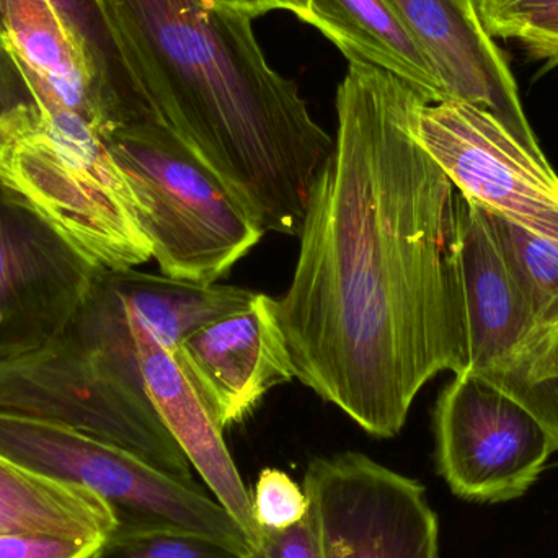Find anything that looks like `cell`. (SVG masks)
I'll return each instance as SVG.
<instances>
[{
    "instance_id": "1",
    "label": "cell",
    "mask_w": 558,
    "mask_h": 558,
    "mask_svg": "<svg viewBox=\"0 0 558 558\" xmlns=\"http://www.w3.org/2000/svg\"><path fill=\"white\" fill-rule=\"evenodd\" d=\"M425 101L350 62L278 301L295 379L376 438L399 435L420 390L468 364L458 190L413 131Z\"/></svg>"
},
{
    "instance_id": "2",
    "label": "cell",
    "mask_w": 558,
    "mask_h": 558,
    "mask_svg": "<svg viewBox=\"0 0 558 558\" xmlns=\"http://www.w3.org/2000/svg\"><path fill=\"white\" fill-rule=\"evenodd\" d=\"M147 108L265 232L301 234L333 149L298 85L265 58L251 16L209 0H101Z\"/></svg>"
},
{
    "instance_id": "3",
    "label": "cell",
    "mask_w": 558,
    "mask_h": 558,
    "mask_svg": "<svg viewBox=\"0 0 558 558\" xmlns=\"http://www.w3.org/2000/svg\"><path fill=\"white\" fill-rule=\"evenodd\" d=\"M0 412L77 429L193 482L189 458L147 396L123 308H92L64 333L0 356Z\"/></svg>"
},
{
    "instance_id": "4",
    "label": "cell",
    "mask_w": 558,
    "mask_h": 558,
    "mask_svg": "<svg viewBox=\"0 0 558 558\" xmlns=\"http://www.w3.org/2000/svg\"><path fill=\"white\" fill-rule=\"evenodd\" d=\"M0 189L97 270L153 258L126 175L105 137L72 111L32 101L0 117Z\"/></svg>"
},
{
    "instance_id": "5",
    "label": "cell",
    "mask_w": 558,
    "mask_h": 558,
    "mask_svg": "<svg viewBox=\"0 0 558 558\" xmlns=\"http://www.w3.org/2000/svg\"><path fill=\"white\" fill-rule=\"evenodd\" d=\"M105 141L130 182L163 277L216 284L264 238L244 205L167 128L124 124Z\"/></svg>"
},
{
    "instance_id": "6",
    "label": "cell",
    "mask_w": 558,
    "mask_h": 558,
    "mask_svg": "<svg viewBox=\"0 0 558 558\" xmlns=\"http://www.w3.org/2000/svg\"><path fill=\"white\" fill-rule=\"evenodd\" d=\"M0 456L98 495L114 533H192L247 554L244 530L193 482L177 481L111 442L45 420L0 412Z\"/></svg>"
},
{
    "instance_id": "7",
    "label": "cell",
    "mask_w": 558,
    "mask_h": 558,
    "mask_svg": "<svg viewBox=\"0 0 558 558\" xmlns=\"http://www.w3.org/2000/svg\"><path fill=\"white\" fill-rule=\"evenodd\" d=\"M439 474L464 500L523 497L558 451V439L520 400L472 373L454 374L435 410Z\"/></svg>"
},
{
    "instance_id": "8",
    "label": "cell",
    "mask_w": 558,
    "mask_h": 558,
    "mask_svg": "<svg viewBox=\"0 0 558 558\" xmlns=\"http://www.w3.org/2000/svg\"><path fill=\"white\" fill-rule=\"evenodd\" d=\"M456 226L468 340L464 373L490 380L543 422L549 373L533 312L484 209L459 193Z\"/></svg>"
},
{
    "instance_id": "9",
    "label": "cell",
    "mask_w": 558,
    "mask_h": 558,
    "mask_svg": "<svg viewBox=\"0 0 558 558\" xmlns=\"http://www.w3.org/2000/svg\"><path fill=\"white\" fill-rule=\"evenodd\" d=\"M304 492L324 558H438L425 487L361 452L312 461Z\"/></svg>"
},
{
    "instance_id": "10",
    "label": "cell",
    "mask_w": 558,
    "mask_h": 558,
    "mask_svg": "<svg viewBox=\"0 0 558 558\" xmlns=\"http://www.w3.org/2000/svg\"><path fill=\"white\" fill-rule=\"evenodd\" d=\"M413 131L459 195L558 242V175L490 113L456 98L418 108Z\"/></svg>"
},
{
    "instance_id": "11",
    "label": "cell",
    "mask_w": 558,
    "mask_h": 558,
    "mask_svg": "<svg viewBox=\"0 0 558 558\" xmlns=\"http://www.w3.org/2000/svg\"><path fill=\"white\" fill-rule=\"evenodd\" d=\"M98 271L0 189V356L64 333Z\"/></svg>"
},
{
    "instance_id": "12",
    "label": "cell",
    "mask_w": 558,
    "mask_h": 558,
    "mask_svg": "<svg viewBox=\"0 0 558 558\" xmlns=\"http://www.w3.org/2000/svg\"><path fill=\"white\" fill-rule=\"evenodd\" d=\"M172 353L222 432L295 377L278 301L264 292L196 328Z\"/></svg>"
},
{
    "instance_id": "13",
    "label": "cell",
    "mask_w": 558,
    "mask_h": 558,
    "mask_svg": "<svg viewBox=\"0 0 558 558\" xmlns=\"http://www.w3.org/2000/svg\"><path fill=\"white\" fill-rule=\"evenodd\" d=\"M432 59L448 98L490 113L523 133L527 118L507 59L485 28L475 0H387Z\"/></svg>"
},
{
    "instance_id": "14",
    "label": "cell",
    "mask_w": 558,
    "mask_h": 558,
    "mask_svg": "<svg viewBox=\"0 0 558 558\" xmlns=\"http://www.w3.org/2000/svg\"><path fill=\"white\" fill-rule=\"evenodd\" d=\"M131 317L141 374L154 409L216 501L238 521L252 546L260 534V526L255 521L251 492L245 488L226 446L222 429L216 425L175 354L163 348L133 312Z\"/></svg>"
},
{
    "instance_id": "15",
    "label": "cell",
    "mask_w": 558,
    "mask_h": 558,
    "mask_svg": "<svg viewBox=\"0 0 558 558\" xmlns=\"http://www.w3.org/2000/svg\"><path fill=\"white\" fill-rule=\"evenodd\" d=\"M0 46L36 104L72 111L104 137L110 133L97 78L51 0H0Z\"/></svg>"
},
{
    "instance_id": "16",
    "label": "cell",
    "mask_w": 558,
    "mask_h": 558,
    "mask_svg": "<svg viewBox=\"0 0 558 558\" xmlns=\"http://www.w3.org/2000/svg\"><path fill=\"white\" fill-rule=\"evenodd\" d=\"M288 12L317 28L348 61L397 75L429 104L448 100L432 59L387 0H289Z\"/></svg>"
},
{
    "instance_id": "17",
    "label": "cell",
    "mask_w": 558,
    "mask_h": 558,
    "mask_svg": "<svg viewBox=\"0 0 558 558\" xmlns=\"http://www.w3.org/2000/svg\"><path fill=\"white\" fill-rule=\"evenodd\" d=\"M117 521L98 495L0 456V534H46L105 543Z\"/></svg>"
},
{
    "instance_id": "18",
    "label": "cell",
    "mask_w": 558,
    "mask_h": 558,
    "mask_svg": "<svg viewBox=\"0 0 558 558\" xmlns=\"http://www.w3.org/2000/svg\"><path fill=\"white\" fill-rule=\"evenodd\" d=\"M51 3L97 78L110 133L124 124L147 123L146 104L104 2L51 0Z\"/></svg>"
},
{
    "instance_id": "19",
    "label": "cell",
    "mask_w": 558,
    "mask_h": 558,
    "mask_svg": "<svg viewBox=\"0 0 558 558\" xmlns=\"http://www.w3.org/2000/svg\"><path fill=\"white\" fill-rule=\"evenodd\" d=\"M485 215L539 328L549 373L546 397L554 379L553 354L558 341V242L492 213Z\"/></svg>"
},
{
    "instance_id": "20",
    "label": "cell",
    "mask_w": 558,
    "mask_h": 558,
    "mask_svg": "<svg viewBox=\"0 0 558 558\" xmlns=\"http://www.w3.org/2000/svg\"><path fill=\"white\" fill-rule=\"evenodd\" d=\"M92 558H247L211 537L192 533H113Z\"/></svg>"
},
{
    "instance_id": "21",
    "label": "cell",
    "mask_w": 558,
    "mask_h": 558,
    "mask_svg": "<svg viewBox=\"0 0 558 558\" xmlns=\"http://www.w3.org/2000/svg\"><path fill=\"white\" fill-rule=\"evenodd\" d=\"M252 501L255 521L267 530H288L304 520L308 511L305 492L278 469L262 472Z\"/></svg>"
},
{
    "instance_id": "22",
    "label": "cell",
    "mask_w": 558,
    "mask_h": 558,
    "mask_svg": "<svg viewBox=\"0 0 558 558\" xmlns=\"http://www.w3.org/2000/svg\"><path fill=\"white\" fill-rule=\"evenodd\" d=\"M490 35L513 39L536 61L558 65V9L511 20Z\"/></svg>"
},
{
    "instance_id": "23",
    "label": "cell",
    "mask_w": 558,
    "mask_h": 558,
    "mask_svg": "<svg viewBox=\"0 0 558 558\" xmlns=\"http://www.w3.org/2000/svg\"><path fill=\"white\" fill-rule=\"evenodd\" d=\"M104 543L46 534H0V558H92Z\"/></svg>"
},
{
    "instance_id": "24",
    "label": "cell",
    "mask_w": 558,
    "mask_h": 558,
    "mask_svg": "<svg viewBox=\"0 0 558 558\" xmlns=\"http://www.w3.org/2000/svg\"><path fill=\"white\" fill-rule=\"evenodd\" d=\"M247 558H324L320 541L315 531L311 514H305L288 530L260 527L257 541L252 544Z\"/></svg>"
},
{
    "instance_id": "25",
    "label": "cell",
    "mask_w": 558,
    "mask_h": 558,
    "mask_svg": "<svg viewBox=\"0 0 558 558\" xmlns=\"http://www.w3.org/2000/svg\"><path fill=\"white\" fill-rule=\"evenodd\" d=\"M488 33L511 20L558 9V0H475Z\"/></svg>"
},
{
    "instance_id": "26",
    "label": "cell",
    "mask_w": 558,
    "mask_h": 558,
    "mask_svg": "<svg viewBox=\"0 0 558 558\" xmlns=\"http://www.w3.org/2000/svg\"><path fill=\"white\" fill-rule=\"evenodd\" d=\"M35 101L22 71L0 46V117L23 104Z\"/></svg>"
},
{
    "instance_id": "27",
    "label": "cell",
    "mask_w": 558,
    "mask_h": 558,
    "mask_svg": "<svg viewBox=\"0 0 558 558\" xmlns=\"http://www.w3.org/2000/svg\"><path fill=\"white\" fill-rule=\"evenodd\" d=\"M219 9L232 10V12L244 13L251 19L274 12V10H286L288 12L289 0H209Z\"/></svg>"
},
{
    "instance_id": "28",
    "label": "cell",
    "mask_w": 558,
    "mask_h": 558,
    "mask_svg": "<svg viewBox=\"0 0 558 558\" xmlns=\"http://www.w3.org/2000/svg\"><path fill=\"white\" fill-rule=\"evenodd\" d=\"M554 379L544 397V425L553 432L558 439V341L553 354Z\"/></svg>"
}]
</instances>
